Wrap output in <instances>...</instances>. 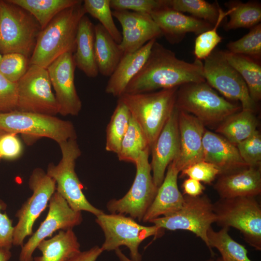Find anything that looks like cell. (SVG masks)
<instances>
[{
	"mask_svg": "<svg viewBox=\"0 0 261 261\" xmlns=\"http://www.w3.org/2000/svg\"><path fill=\"white\" fill-rule=\"evenodd\" d=\"M204 81L201 60L196 59L188 62L179 59L156 40L145 62L127 85L124 93L150 92Z\"/></svg>",
	"mask_w": 261,
	"mask_h": 261,
	"instance_id": "obj_1",
	"label": "cell"
},
{
	"mask_svg": "<svg viewBox=\"0 0 261 261\" xmlns=\"http://www.w3.org/2000/svg\"><path fill=\"white\" fill-rule=\"evenodd\" d=\"M83 0L58 14L40 31L29 58V65L46 69L55 59L74 53L78 24L87 14Z\"/></svg>",
	"mask_w": 261,
	"mask_h": 261,
	"instance_id": "obj_2",
	"label": "cell"
},
{
	"mask_svg": "<svg viewBox=\"0 0 261 261\" xmlns=\"http://www.w3.org/2000/svg\"><path fill=\"white\" fill-rule=\"evenodd\" d=\"M178 88L138 94L124 93L118 98L127 107L141 128L150 151L175 108Z\"/></svg>",
	"mask_w": 261,
	"mask_h": 261,
	"instance_id": "obj_3",
	"label": "cell"
},
{
	"mask_svg": "<svg viewBox=\"0 0 261 261\" xmlns=\"http://www.w3.org/2000/svg\"><path fill=\"white\" fill-rule=\"evenodd\" d=\"M175 108L195 116L205 125H218L242 110L239 105L220 96L205 81L188 83L178 87Z\"/></svg>",
	"mask_w": 261,
	"mask_h": 261,
	"instance_id": "obj_4",
	"label": "cell"
},
{
	"mask_svg": "<svg viewBox=\"0 0 261 261\" xmlns=\"http://www.w3.org/2000/svg\"><path fill=\"white\" fill-rule=\"evenodd\" d=\"M42 29L28 11L0 0V53L21 54L29 59Z\"/></svg>",
	"mask_w": 261,
	"mask_h": 261,
	"instance_id": "obj_5",
	"label": "cell"
},
{
	"mask_svg": "<svg viewBox=\"0 0 261 261\" xmlns=\"http://www.w3.org/2000/svg\"><path fill=\"white\" fill-rule=\"evenodd\" d=\"M58 145L61 159L57 165L50 163L46 172L55 181L56 191L75 211H87L96 217L103 213L88 201L83 192L82 184L75 171L76 160L81 155L76 139H70Z\"/></svg>",
	"mask_w": 261,
	"mask_h": 261,
	"instance_id": "obj_6",
	"label": "cell"
},
{
	"mask_svg": "<svg viewBox=\"0 0 261 261\" xmlns=\"http://www.w3.org/2000/svg\"><path fill=\"white\" fill-rule=\"evenodd\" d=\"M216 222L240 232L245 240L261 250V207L255 197L220 198L213 203Z\"/></svg>",
	"mask_w": 261,
	"mask_h": 261,
	"instance_id": "obj_7",
	"label": "cell"
},
{
	"mask_svg": "<svg viewBox=\"0 0 261 261\" xmlns=\"http://www.w3.org/2000/svg\"><path fill=\"white\" fill-rule=\"evenodd\" d=\"M95 221L105 236V240L101 247L102 251L115 250L124 246L129 248L130 259L133 261H141L139 247L144 240L152 236H161L164 230L154 225H141L133 218L122 214L103 213L96 217Z\"/></svg>",
	"mask_w": 261,
	"mask_h": 261,
	"instance_id": "obj_8",
	"label": "cell"
},
{
	"mask_svg": "<svg viewBox=\"0 0 261 261\" xmlns=\"http://www.w3.org/2000/svg\"><path fill=\"white\" fill-rule=\"evenodd\" d=\"M0 129L16 134L50 138L58 145L77 138L75 128L70 121L56 116L17 110L0 113Z\"/></svg>",
	"mask_w": 261,
	"mask_h": 261,
	"instance_id": "obj_9",
	"label": "cell"
},
{
	"mask_svg": "<svg viewBox=\"0 0 261 261\" xmlns=\"http://www.w3.org/2000/svg\"><path fill=\"white\" fill-rule=\"evenodd\" d=\"M150 151L146 148L140 155L135 165L136 175L129 190L121 198L110 201L107 208L111 214L129 215L139 221L153 202L158 188L153 181L149 162Z\"/></svg>",
	"mask_w": 261,
	"mask_h": 261,
	"instance_id": "obj_10",
	"label": "cell"
},
{
	"mask_svg": "<svg viewBox=\"0 0 261 261\" xmlns=\"http://www.w3.org/2000/svg\"><path fill=\"white\" fill-rule=\"evenodd\" d=\"M184 196V203L179 210L149 222L164 230L191 232L200 238L208 247L207 232L211 224L216 221L213 203L206 194L197 197Z\"/></svg>",
	"mask_w": 261,
	"mask_h": 261,
	"instance_id": "obj_11",
	"label": "cell"
},
{
	"mask_svg": "<svg viewBox=\"0 0 261 261\" xmlns=\"http://www.w3.org/2000/svg\"><path fill=\"white\" fill-rule=\"evenodd\" d=\"M16 88L17 110L52 116L59 114L46 69L29 65L16 83Z\"/></svg>",
	"mask_w": 261,
	"mask_h": 261,
	"instance_id": "obj_12",
	"label": "cell"
},
{
	"mask_svg": "<svg viewBox=\"0 0 261 261\" xmlns=\"http://www.w3.org/2000/svg\"><path fill=\"white\" fill-rule=\"evenodd\" d=\"M28 184L32 195L15 215L18 221L14 226L13 233V245L14 246L22 247L25 239L32 235L35 221L45 209L56 190L55 181L40 168L33 170Z\"/></svg>",
	"mask_w": 261,
	"mask_h": 261,
	"instance_id": "obj_13",
	"label": "cell"
},
{
	"mask_svg": "<svg viewBox=\"0 0 261 261\" xmlns=\"http://www.w3.org/2000/svg\"><path fill=\"white\" fill-rule=\"evenodd\" d=\"M203 74L205 82L223 96L239 101L242 110L253 112L256 102L251 98L247 86L238 72L227 62L223 51H213L204 59Z\"/></svg>",
	"mask_w": 261,
	"mask_h": 261,
	"instance_id": "obj_14",
	"label": "cell"
},
{
	"mask_svg": "<svg viewBox=\"0 0 261 261\" xmlns=\"http://www.w3.org/2000/svg\"><path fill=\"white\" fill-rule=\"evenodd\" d=\"M48 204L49 209L45 218L21 247L19 261H33V254L42 240L51 236L58 230L72 229L83 221L81 212L72 209L56 191Z\"/></svg>",
	"mask_w": 261,
	"mask_h": 261,
	"instance_id": "obj_15",
	"label": "cell"
},
{
	"mask_svg": "<svg viewBox=\"0 0 261 261\" xmlns=\"http://www.w3.org/2000/svg\"><path fill=\"white\" fill-rule=\"evenodd\" d=\"M75 65L73 53H66L46 68L52 87L63 116H77L82 109V102L74 84Z\"/></svg>",
	"mask_w": 261,
	"mask_h": 261,
	"instance_id": "obj_16",
	"label": "cell"
},
{
	"mask_svg": "<svg viewBox=\"0 0 261 261\" xmlns=\"http://www.w3.org/2000/svg\"><path fill=\"white\" fill-rule=\"evenodd\" d=\"M112 14L122 27V40L119 45L124 54L134 52L162 35L150 15L127 10H113Z\"/></svg>",
	"mask_w": 261,
	"mask_h": 261,
	"instance_id": "obj_17",
	"label": "cell"
},
{
	"mask_svg": "<svg viewBox=\"0 0 261 261\" xmlns=\"http://www.w3.org/2000/svg\"><path fill=\"white\" fill-rule=\"evenodd\" d=\"M179 150L178 110L175 106L150 150L152 175L158 188L163 181L168 165L177 158Z\"/></svg>",
	"mask_w": 261,
	"mask_h": 261,
	"instance_id": "obj_18",
	"label": "cell"
},
{
	"mask_svg": "<svg viewBox=\"0 0 261 261\" xmlns=\"http://www.w3.org/2000/svg\"><path fill=\"white\" fill-rule=\"evenodd\" d=\"M178 123L179 150L174 161L180 173L188 166L203 160V137L205 125L193 115L179 110Z\"/></svg>",
	"mask_w": 261,
	"mask_h": 261,
	"instance_id": "obj_19",
	"label": "cell"
},
{
	"mask_svg": "<svg viewBox=\"0 0 261 261\" xmlns=\"http://www.w3.org/2000/svg\"><path fill=\"white\" fill-rule=\"evenodd\" d=\"M151 16L162 35L171 44L181 42L188 33L197 35L210 29V23L177 11L168 5L153 12Z\"/></svg>",
	"mask_w": 261,
	"mask_h": 261,
	"instance_id": "obj_20",
	"label": "cell"
},
{
	"mask_svg": "<svg viewBox=\"0 0 261 261\" xmlns=\"http://www.w3.org/2000/svg\"><path fill=\"white\" fill-rule=\"evenodd\" d=\"M179 173L174 160L168 165L163 181L158 188L156 196L142 221L149 222L158 218L170 216L182 207L184 196L178 187Z\"/></svg>",
	"mask_w": 261,
	"mask_h": 261,
	"instance_id": "obj_21",
	"label": "cell"
},
{
	"mask_svg": "<svg viewBox=\"0 0 261 261\" xmlns=\"http://www.w3.org/2000/svg\"><path fill=\"white\" fill-rule=\"evenodd\" d=\"M203 146V160L214 165L220 172L219 175L249 167L236 146L218 134L205 130Z\"/></svg>",
	"mask_w": 261,
	"mask_h": 261,
	"instance_id": "obj_22",
	"label": "cell"
},
{
	"mask_svg": "<svg viewBox=\"0 0 261 261\" xmlns=\"http://www.w3.org/2000/svg\"><path fill=\"white\" fill-rule=\"evenodd\" d=\"M218 176L214 188L220 198L255 197L261 193V166H249Z\"/></svg>",
	"mask_w": 261,
	"mask_h": 261,
	"instance_id": "obj_23",
	"label": "cell"
},
{
	"mask_svg": "<svg viewBox=\"0 0 261 261\" xmlns=\"http://www.w3.org/2000/svg\"><path fill=\"white\" fill-rule=\"evenodd\" d=\"M156 40L149 41L134 52L124 54L109 77L105 89L106 93L117 98L124 93L127 85L144 65Z\"/></svg>",
	"mask_w": 261,
	"mask_h": 261,
	"instance_id": "obj_24",
	"label": "cell"
},
{
	"mask_svg": "<svg viewBox=\"0 0 261 261\" xmlns=\"http://www.w3.org/2000/svg\"><path fill=\"white\" fill-rule=\"evenodd\" d=\"M94 26L86 15L81 18L78 24L75 49L73 53L75 66L90 78L96 77L99 74L95 58Z\"/></svg>",
	"mask_w": 261,
	"mask_h": 261,
	"instance_id": "obj_25",
	"label": "cell"
},
{
	"mask_svg": "<svg viewBox=\"0 0 261 261\" xmlns=\"http://www.w3.org/2000/svg\"><path fill=\"white\" fill-rule=\"evenodd\" d=\"M37 248L42 255L33 258V261H69L81 251L72 229L59 230L51 238L42 240Z\"/></svg>",
	"mask_w": 261,
	"mask_h": 261,
	"instance_id": "obj_26",
	"label": "cell"
},
{
	"mask_svg": "<svg viewBox=\"0 0 261 261\" xmlns=\"http://www.w3.org/2000/svg\"><path fill=\"white\" fill-rule=\"evenodd\" d=\"M95 58L99 73L110 77L114 72L124 53L119 44L100 24L94 26Z\"/></svg>",
	"mask_w": 261,
	"mask_h": 261,
	"instance_id": "obj_27",
	"label": "cell"
},
{
	"mask_svg": "<svg viewBox=\"0 0 261 261\" xmlns=\"http://www.w3.org/2000/svg\"><path fill=\"white\" fill-rule=\"evenodd\" d=\"M254 113L242 109L231 115L218 125L216 132L236 145L257 130L258 121Z\"/></svg>",
	"mask_w": 261,
	"mask_h": 261,
	"instance_id": "obj_28",
	"label": "cell"
},
{
	"mask_svg": "<svg viewBox=\"0 0 261 261\" xmlns=\"http://www.w3.org/2000/svg\"><path fill=\"white\" fill-rule=\"evenodd\" d=\"M227 62L238 72L246 83L252 99H261V65L260 61L242 55L222 51Z\"/></svg>",
	"mask_w": 261,
	"mask_h": 261,
	"instance_id": "obj_29",
	"label": "cell"
},
{
	"mask_svg": "<svg viewBox=\"0 0 261 261\" xmlns=\"http://www.w3.org/2000/svg\"><path fill=\"white\" fill-rule=\"evenodd\" d=\"M25 9L36 20L42 29L60 12L80 0H8Z\"/></svg>",
	"mask_w": 261,
	"mask_h": 261,
	"instance_id": "obj_30",
	"label": "cell"
},
{
	"mask_svg": "<svg viewBox=\"0 0 261 261\" xmlns=\"http://www.w3.org/2000/svg\"><path fill=\"white\" fill-rule=\"evenodd\" d=\"M229 228L223 227L215 231L210 227L207 232L208 248L213 254L215 248L221 254L223 261H252L247 256L245 246L232 239L229 234Z\"/></svg>",
	"mask_w": 261,
	"mask_h": 261,
	"instance_id": "obj_31",
	"label": "cell"
},
{
	"mask_svg": "<svg viewBox=\"0 0 261 261\" xmlns=\"http://www.w3.org/2000/svg\"><path fill=\"white\" fill-rule=\"evenodd\" d=\"M226 6L232 9L228 15L229 20L224 27L226 30L239 28L251 29L261 22V5L259 2L231 1L227 2Z\"/></svg>",
	"mask_w": 261,
	"mask_h": 261,
	"instance_id": "obj_32",
	"label": "cell"
},
{
	"mask_svg": "<svg viewBox=\"0 0 261 261\" xmlns=\"http://www.w3.org/2000/svg\"><path fill=\"white\" fill-rule=\"evenodd\" d=\"M130 118L131 114L128 108L118 99L106 130L105 150L107 151L117 154Z\"/></svg>",
	"mask_w": 261,
	"mask_h": 261,
	"instance_id": "obj_33",
	"label": "cell"
},
{
	"mask_svg": "<svg viewBox=\"0 0 261 261\" xmlns=\"http://www.w3.org/2000/svg\"><path fill=\"white\" fill-rule=\"evenodd\" d=\"M147 148L148 145L143 132L131 116L128 130L117 154L118 160L135 164L141 154Z\"/></svg>",
	"mask_w": 261,
	"mask_h": 261,
	"instance_id": "obj_34",
	"label": "cell"
},
{
	"mask_svg": "<svg viewBox=\"0 0 261 261\" xmlns=\"http://www.w3.org/2000/svg\"><path fill=\"white\" fill-rule=\"evenodd\" d=\"M168 6L181 13H188L192 16L204 20L212 25L218 16L219 5L203 0H167Z\"/></svg>",
	"mask_w": 261,
	"mask_h": 261,
	"instance_id": "obj_35",
	"label": "cell"
},
{
	"mask_svg": "<svg viewBox=\"0 0 261 261\" xmlns=\"http://www.w3.org/2000/svg\"><path fill=\"white\" fill-rule=\"evenodd\" d=\"M83 3L86 13L98 19L115 42L119 44L122 35L114 22L110 0H85Z\"/></svg>",
	"mask_w": 261,
	"mask_h": 261,
	"instance_id": "obj_36",
	"label": "cell"
},
{
	"mask_svg": "<svg viewBox=\"0 0 261 261\" xmlns=\"http://www.w3.org/2000/svg\"><path fill=\"white\" fill-rule=\"evenodd\" d=\"M226 11L219 6L218 16L216 23L209 29L198 35L195 40L194 54L196 59H205L213 52L215 47L222 41V37L218 34V29L224 19L230 14L232 9L227 7Z\"/></svg>",
	"mask_w": 261,
	"mask_h": 261,
	"instance_id": "obj_37",
	"label": "cell"
},
{
	"mask_svg": "<svg viewBox=\"0 0 261 261\" xmlns=\"http://www.w3.org/2000/svg\"><path fill=\"white\" fill-rule=\"evenodd\" d=\"M227 51L242 55L260 61L261 58V24L250 29L249 31L240 39L229 42Z\"/></svg>",
	"mask_w": 261,
	"mask_h": 261,
	"instance_id": "obj_38",
	"label": "cell"
},
{
	"mask_svg": "<svg viewBox=\"0 0 261 261\" xmlns=\"http://www.w3.org/2000/svg\"><path fill=\"white\" fill-rule=\"evenodd\" d=\"M29 60L19 53L3 55L0 62V74L11 82L17 83L26 73Z\"/></svg>",
	"mask_w": 261,
	"mask_h": 261,
	"instance_id": "obj_39",
	"label": "cell"
},
{
	"mask_svg": "<svg viewBox=\"0 0 261 261\" xmlns=\"http://www.w3.org/2000/svg\"><path fill=\"white\" fill-rule=\"evenodd\" d=\"M167 5V0H110V6L114 10H127L150 15Z\"/></svg>",
	"mask_w": 261,
	"mask_h": 261,
	"instance_id": "obj_40",
	"label": "cell"
},
{
	"mask_svg": "<svg viewBox=\"0 0 261 261\" xmlns=\"http://www.w3.org/2000/svg\"><path fill=\"white\" fill-rule=\"evenodd\" d=\"M236 146L242 159L249 166H261V135L258 130Z\"/></svg>",
	"mask_w": 261,
	"mask_h": 261,
	"instance_id": "obj_41",
	"label": "cell"
},
{
	"mask_svg": "<svg viewBox=\"0 0 261 261\" xmlns=\"http://www.w3.org/2000/svg\"><path fill=\"white\" fill-rule=\"evenodd\" d=\"M219 174V170L214 165L203 160L195 163L182 170L180 177L188 176L200 182L210 184Z\"/></svg>",
	"mask_w": 261,
	"mask_h": 261,
	"instance_id": "obj_42",
	"label": "cell"
},
{
	"mask_svg": "<svg viewBox=\"0 0 261 261\" xmlns=\"http://www.w3.org/2000/svg\"><path fill=\"white\" fill-rule=\"evenodd\" d=\"M16 83L11 82L0 74V113L16 110Z\"/></svg>",
	"mask_w": 261,
	"mask_h": 261,
	"instance_id": "obj_43",
	"label": "cell"
},
{
	"mask_svg": "<svg viewBox=\"0 0 261 261\" xmlns=\"http://www.w3.org/2000/svg\"><path fill=\"white\" fill-rule=\"evenodd\" d=\"M22 152L23 146L17 134L5 132L0 137V160H15L21 155Z\"/></svg>",
	"mask_w": 261,
	"mask_h": 261,
	"instance_id": "obj_44",
	"label": "cell"
},
{
	"mask_svg": "<svg viewBox=\"0 0 261 261\" xmlns=\"http://www.w3.org/2000/svg\"><path fill=\"white\" fill-rule=\"evenodd\" d=\"M6 204L0 200V249H11L13 246L14 227L6 212Z\"/></svg>",
	"mask_w": 261,
	"mask_h": 261,
	"instance_id": "obj_45",
	"label": "cell"
},
{
	"mask_svg": "<svg viewBox=\"0 0 261 261\" xmlns=\"http://www.w3.org/2000/svg\"><path fill=\"white\" fill-rule=\"evenodd\" d=\"M183 194L191 197H197L203 194L205 187L201 182L193 178L185 179L182 184Z\"/></svg>",
	"mask_w": 261,
	"mask_h": 261,
	"instance_id": "obj_46",
	"label": "cell"
},
{
	"mask_svg": "<svg viewBox=\"0 0 261 261\" xmlns=\"http://www.w3.org/2000/svg\"><path fill=\"white\" fill-rule=\"evenodd\" d=\"M103 252L101 247L96 246L84 251H80L69 261H96Z\"/></svg>",
	"mask_w": 261,
	"mask_h": 261,
	"instance_id": "obj_47",
	"label": "cell"
},
{
	"mask_svg": "<svg viewBox=\"0 0 261 261\" xmlns=\"http://www.w3.org/2000/svg\"><path fill=\"white\" fill-rule=\"evenodd\" d=\"M11 256L12 253L10 249H0V261H8Z\"/></svg>",
	"mask_w": 261,
	"mask_h": 261,
	"instance_id": "obj_48",
	"label": "cell"
},
{
	"mask_svg": "<svg viewBox=\"0 0 261 261\" xmlns=\"http://www.w3.org/2000/svg\"><path fill=\"white\" fill-rule=\"evenodd\" d=\"M115 251L120 261H133L126 256L119 248L116 249Z\"/></svg>",
	"mask_w": 261,
	"mask_h": 261,
	"instance_id": "obj_49",
	"label": "cell"
},
{
	"mask_svg": "<svg viewBox=\"0 0 261 261\" xmlns=\"http://www.w3.org/2000/svg\"><path fill=\"white\" fill-rule=\"evenodd\" d=\"M223 261L222 259L221 258V257H219V258H218L216 259H208L207 260H206V261Z\"/></svg>",
	"mask_w": 261,
	"mask_h": 261,
	"instance_id": "obj_50",
	"label": "cell"
},
{
	"mask_svg": "<svg viewBox=\"0 0 261 261\" xmlns=\"http://www.w3.org/2000/svg\"><path fill=\"white\" fill-rule=\"evenodd\" d=\"M5 132H5V131H3V130L0 129V137H1L4 133H5Z\"/></svg>",
	"mask_w": 261,
	"mask_h": 261,
	"instance_id": "obj_51",
	"label": "cell"
},
{
	"mask_svg": "<svg viewBox=\"0 0 261 261\" xmlns=\"http://www.w3.org/2000/svg\"><path fill=\"white\" fill-rule=\"evenodd\" d=\"M2 57V54L0 53V60H1V59Z\"/></svg>",
	"mask_w": 261,
	"mask_h": 261,
	"instance_id": "obj_52",
	"label": "cell"
}]
</instances>
